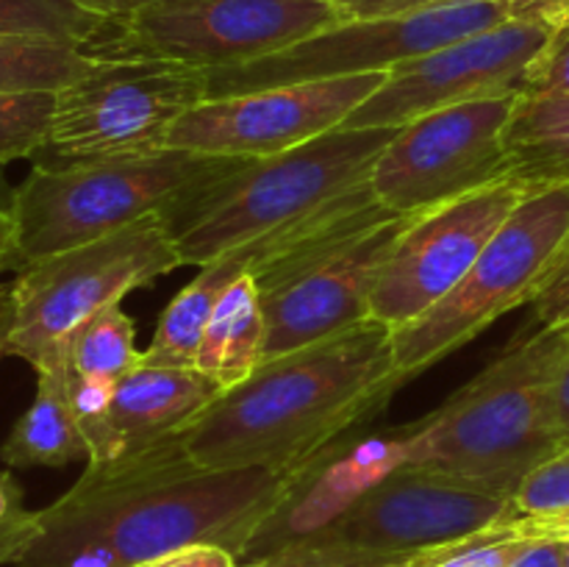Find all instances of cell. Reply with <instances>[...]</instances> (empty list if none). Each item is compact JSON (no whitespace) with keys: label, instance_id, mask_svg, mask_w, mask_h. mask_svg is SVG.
I'll use <instances>...</instances> for the list:
<instances>
[{"label":"cell","instance_id":"obj_41","mask_svg":"<svg viewBox=\"0 0 569 567\" xmlns=\"http://www.w3.org/2000/svg\"><path fill=\"white\" fill-rule=\"evenodd\" d=\"M6 165H0V217H11V211H14V195H17V187H11L9 178H6L3 172Z\"/></svg>","mask_w":569,"mask_h":567},{"label":"cell","instance_id":"obj_44","mask_svg":"<svg viewBox=\"0 0 569 567\" xmlns=\"http://www.w3.org/2000/svg\"><path fill=\"white\" fill-rule=\"evenodd\" d=\"M326 3H333V6H342V9H345V3H348V0H326Z\"/></svg>","mask_w":569,"mask_h":567},{"label":"cell","instance_id":"obj_11","mask_svg":"<svg viewBox=\"0 0 569 567\" xmlns=\"http://www.w3.org/2000/svg\"><path fill=\"white\" fill-rule=\"evenodd\" d=\"M506 20L515 17L495 0H459L411 14L345 20L264 59L206 70V100L326 78L389 72L400 61L426 56Z\"/></svg>","mask_w":569,"mask_h":567},{"label":"cell","instance_id":"obj_22","mask_svg":"<svg viewBox=\"0 0 569 567\" xmlns=\"http://www.w3.org/2000/svg\"><path fill=\"white\" fill-rule=\"evenodd\" d=\"M264 350V309L259 284L250 272L239 276L211 309L200 337L194 367L222 389L248 381L261 365Z\"/></svg>","mask_w":569,"mask_h":567},{"label":"cell","instance_id":"obj_14","mask_svg":"<svg viewBox=\"0 0 569 567\" xmlns=\"http://www.w3.org/2000/svg\"><path fill=\"white\" fill-rule=\"evenodd\" d=\"M531 195L515 178L417 215L378 276L370 317L392 331L420 320L448 298L495 233Z\"/></svg>","mask_w":569,"mask_h":567},{"label":"cell","instance_id":"obj_30","mask_svg":"<svg viewBox=\"0 0 569 567\" xmlns=\"http://www.w3.org/2000/svg\"><path fill=\"white\" fill-rule=\"evenodd\" d=\"M526 92H565L569 94V26L561 28L537 64L528 72Z\"/></svg>","mask_w":569,"mask_h":567},{"label":"cell","instance_id":"obj_2","mask_svg":"<svg viewBox=\"0 0 569 567\" xmlns=\"http://www.w3.org/2000/svg\"><path fill=\"white\" fill-rule=\"evenodd\" d=\"M392 328L365 320L309 348L256 367L178 434L206 470L289 472L331 439L365 426L403 384Z\"/></svg>","mask_w":569,"mask_h":567},{"label":"cell","instance_id":"obj_38","mask_svg":"<svg viewBox=\"0 0 569 567\" xmlns=\"http://www.w3.org/2000/svg\"><path fill=\"white\" fill-rule=\"evenodd\" d=\"M70 3L81 6V9L92 11L98 17H106V20H128V17L139 14L142 9L161 3V0H70Z\"/></svg>","mask_w":569,"mask_h":567},{"label":"cell","instance_id":"obj_24","mask_svg":"<svg viewBox=\"0 0 569 567\" xmlns=\"http://www.w3.org/2000/svg\"><path fill=\"white\" fill-rule=\"evenodd\" d=\"M144 350L137 348V322L120 304L98 311L70 339V367L76 376L117 384L142 365Z\"/></svg>","mask_w":569,"mask_h":567},{"label":"cell","instance_id":"obj_25","mask_svg":"<svg viewBox=\"0 0 569 567\" xmlns=\"http://www.w3.org/2000/svg\"><path fill=\"white\" fill-rule=\"evenodd\" d=\"M106 26V17L70 0H0V37L53 39L87 48Z\"/></svg>","mask_w":569,"mask_h":567},{"label":"cell","instance_id":"obj_19","mask_svg":"<svg viewBox=\"0 0 569 567\" xmlns=\"http://www.w3.org/2000/svg\"><path fill=\"white\" fill-rule=\"evenodd\" d=\"M226 389L198 367L139 365L117 381L111 422L122 459L156 442L178 437L192 426Z\"/></svg>","mask_w":569,"mask_h":567},{"label":"cell","instance_id":"obj_23","mask_svg":"<svg viewBox=\"0 0 569 567\" xmlns=\"http://www.w3.org/2000/svg\"><path fill=\"white\" fill-rule=\"evenodd\" d=\"M100 61L78 44L33 37H0V92H59Z\"/></svg>","mask_w":569,"mask_h":567},{"label":"cell","instance_id":"obj_18","mask_svg":"<svg viewBox=\"0 0 569 567\" xmlns=\"http://www.w3.org/2000/svg\"><path fill=\"white\" fill-rule=\"evenodd\" d=\"M378 209H383V206L378 203L370 181H367L365 187L342 195L333 203H328L326 209L315 211L303 220L289 222V226L264 233L259 239H250V242L239 245L231 253L203 265L198 276L170 300L164 315L159 317L153 342L142 354V365L194 367V356H198V345L211 309L239 276H244V272L256 276V272L276 265L283 256L300 250L303 245L315 242V239L342 228L345 222L359 220V217L372 215Z\"/></svg>","mask_w":569,"mask_h":567},{"label":"cell","instance_id":"obj_5","mask_svg":"<svg viewBox=\"0 0 569 567\" xmlns=\"http://www.w3.org/2000/svg\"><path fill=\"white\" fill-rule=\"evenodd\" d=\"M237 156L181 148L120 159L33 165L14 195L17 267L64 253L159 215L194 183L220 176Z\"/></svg>","mask_w":569,"mask_h":567},{"label":"cell","instance_id":"obj_32","mask_svg":"<svg viewBox=\"0 0 569 567\" xmlns=\"http://www.w3.org/2000/svg\"><path fill=\"white\" fill-rule=\"evenodd\" d=\"M142 567H239V559L222 545H189Z\"/></svg>","mask_w":569,"mask_h":567},{"label":"cell","instance_id":"obj_31","mask_svg":"<svg viewBox=\"0 0 569 567\" xmlns=\"http://www.w3.org/2000/svg\"><path fill=\"white\" fill-rule=\"evenodd\" d=\"M533 315L539 326L567 328L569 326V250L561 256L559 265L545 278L542 289L531 300Z\"/></svg>","mask_w":569,"mask_h":567},{"label":"cell","instance_id":"obj_29","mask_svg":"<svg viewBox=\"0 0 569 567\" xmlns=\"http://www.w3.org/2000/svg\"><path fill=\"white\" fill-rule=\"evenodd\" d=\"M400 565L389 556L367 554V550L345 548L337 543H306L295 548L281 550V554L264 556V559L244 561L239 567H387Z\"/></svg>","mask_w":569,"mask_h":567},{"label":"cell","instance_id":"obj_27","mask_svg":"<svg viewBox=\"0 0 569 567\" xmlns=\"http://www.w3.org/2000/svg\"><path fill=\"white\" fill-rule=\"evenodd\" d=\"M528 537H522L515 526L500 523V526L483 528L470 537L453 539V543L437 545V548L420 550L409 556L403 565L409 567H509L517 550L522 548Z\"/></svg>","mask_w":569,"mask_h":567},{"label":"cell","instance_id":"obj_35","mask_svg":"<svg viewBox=\"0 0 569 567\" xmlns=\"http://www.w3.org/2000/svg\"><path fill=\"white\" fill-rule=\"evenodd\" d=\"M509 567H565L561 539L528 537L515 554V559L509 561Z\"/></svg>","mask_w":569,"mask_h":567},{"label":"cell","instance_id":"obj_45","mask_svg":"<svg viewBox=\"0 0 569 567\" xmlns=\"http://www.w3.org/2000/svg\"><path fill=\"white\" fill-rule=\"evenodd\" d=\"M387 567H409V565H387Z\"/></svg>","mask_w":569,"mask_h":567},{"label":"cell","instance_id":"obj_4","mask_svg":"<svg viewBox=\"0 0 569 567\" xmlns=\"http://www.w3.org/2000/svg\"><path fill=\"white\" fill-rule=\"evenodd\" d=\"M398 128H337L283 153L239 159L172 200L164 226L183 265H209L365 187Z\"/></svg>","mask_w":569,"mask_h":567},{"label":"cell","instance_id":"obj_9","mask_svg":"<svg viewBox=\"0 0 569 567\" xmlns=\"http://www.w3.org/2000/svg\"><path fill=\"white\" fill-rule=\"evenodd\" d=\"M350 20L326 0H161L81 48L98 61L156 59L217 70L278 53Z\"/></svg>","mask_w":569,"mask_h":567},{"label":"cell","instance_id":"obj_28","mask_svg":"<svg viewBox=\"0 0 569 567\" xmlns=\"http://www.w3.org/2000/svg\"><path fill=\"white\" fill-rule=\"evenodd\" d=\"M569 511V448L539 465L515 495V517Z\"/></svg>","mask_w":569,"mask_h":567},{"label":"cell","instance_id":"obj_7","mask_svg":"<svg viewBox=\"0 0 569 567\" xmlns=\"http://www.w3.org/2000/svg\"><path fill=\"white\" fill-rule=\"evenodd\" d=\"M569 250V187L531 192L500 226L459 287L420 320L392 331L395 367L409 381L472 342L498 317L531 304Z\"/></svg>","mask_w":569,"mask_h":567},{"label":"cell","instance_id":"obj_34","mask_svg":"<svg viewBox=\"0 0 569 567\" xmlns=\"http://www.w3.org/2000/svg\"><path fill=\"white\" fill-rule=\"evenodd\" d=\"M515 20H533V22H548L553 28L569 26V0H495Z\"/></svg>","mask_w":569,"mask_h":567},{"label":"cell","instance_id":"obj_39","mask_svg":"<svg viewBox=\"0 0 569 567\" xmlns=\"http://www.w3.org/2000/svg\"><path fill=\"white\" fill-rule=\"evenodd\" d=\"M556 426H559L561 448H569V348L556 378Z\"/></svg>","mask_w":569,"mask_h":567},{"label":"cell","instance_id":"obj_26","mask_svg":"<svg viewBox=\"0 0 569 567\" xmlns=\"http://www.w3.org/2000/svg\"><path fill=\"white\" fill-rule=\"evenodd\" d=\"M56 92H0V165L31 159L48 142Z\"/></svg>","mask_w":569,"mask_h":567},{"label":"cell","instance_id":"obj_42","mask_svg":"<svg viewBox=\"0 0 569 567\" xmlns=\"http://www.w3.org/2000/svg\"><path fill=\"white\" fill-rule=\"evenodd\" d=\"M561 550H565V567H569V539H561Z\"/></svg>","mask_w":569,"mask_h":567},{"label":"cell","instance_id":"obj_8","mask_svg":"<svg viewBox=\"0 0 569 567\" xmlns=\"http://www.w3.org/2000/svg\"><path fill=\"white\" fill-rule=\"evenodd\" d=\"M411 220L378 209L256 272L264 309L261 365L370 320L378 276Z\"/></svg>","mask_w":569,"mask_h":567},{"label":"cell","instance_id":"obj_15","mask_svg":"<svg viewBox=\"0 0 569 567\" xmlns=\"http://www.w3.org/2000/svg\"><path fill=\"white\" fill-rule=\"evenodd\" d=\"M383 78L387 72H365L203 100L172 126L167 148L237 159L283 153L342 128Z\"/></svg>","mask_w":569,"mask_h":567},{"label":"cell","instance_id":"obj_17","mask_svg":"<svg viewBox=\"0 0 569 567\" xmlns=\"http://www.w3.org/2000/svg\"><path fill=\"white\" fill-rule=\"evenodd\" d=\"M359 428L331 439L287 472L281 498L250 534L239 565L317 543L378 481L403 467L415 422L376 434H359Z\"/></svg>","mask_w":569,"mask_h":567},{"label":"cell","instance_id":"obj_20","mask_svg":"<svg viewBox=\"0 0 569 567\" xmlns=\"http://www.w3.org/2000/svg\"><path fill=\"white\" fill-rule=\"evenodd\" d=\"M72 367L37 370V395L0 445V461L9 467H67L89 459L87 442L78 428L70 400Z\"/></svg>","mask_w":569,"mask_h":567},{"label":"cell","instance_id":"obj_10","mask_svg":"<svg viewBox=\"0 0 569 567\" xmlns=\"http://www.w3.org/2000/svg\"><path fill=\"white\" fill-rule=\"evenodd\" d=\"M206 100V70L178 61H100L56 92L37 165L120 159L167 148L172 126Z\"/></svg>","mask_w":569,"mask_h":567},{"label":"cell","instance_id":"obj_21","mask_svg":"<svg viewBox=\"0 0 569 567\" xmlns=\"http://www.w3.org/2000/svg\"><path fill=\"white\" fill-rule=\"evenodd\" d=\"M511 178L531 192L569 187V94L522 92L503 133Z\"/></svg>","mask_w":569,"mask_h":567},{"label":"cell","instance_id":"obj_12","mask_svg":"<svg viewBox=\"0 0 569 567\" xmlns=\"http://www.w3.org/2000/svg\"><path fill=\"white\" fill-rule=\"evenodd\" d=\"M517 98L470 100L400 126L372 167L378 203L417 217L511 178L503 133Z\"/></svg>","mask_w":569,"mask_h":567},{"label":"cell","instance_id":"obj_37","mask_svg":"<svg viewBox=\"0 0 569 567\" xmlns=\"http://www.w3.org/2000/svg\"><path fill=\"white\" fill-rule=\"evenodd\" d=\"M28 515L22 504V487L9 470H0V537L17 526Z\"/></svg>","mask_w":569,"mask_h":567},{"label":"cell","instance_id":"obj_3","mask_svg":"<svg viewBox=\"0 0 569 567\" xmlns=\"http://www.w3.org/2000/svg\"><path fill=\"white\" fill-rule=\"evenodd\" d=\"M569 326L520 334L442 409L415 422L403 467L515 500L520 484L561 448L556 378Z\"/></svg>","mask_w":569,"mask_h":567},{"label":"cell","instance_id":"obj_1","mask_svg":"<svg viewBox=\"0 0 569 567\" xmlns=\"http://www.w3.org/2000/svg\"><path fill=\"white\" fill-rule=\"evenodd\" d=\"M287 472L206 470L181 439L156 442L83 476L0 537V567H142L189 545L242 554Z\"/></svg>","mask_w":569,"mask_h":567},{"label":"cell","instance_id":"obj_16","mask_svg":"<svg viewBox=\"0 0 569 567\" xmlns=\"http://www.w3.org/2000/svg\"><path fill=\"white\" fill-rule=\"evenodd\" d=\"M511 517V498L400 467L350 506L317 543L389 556L403 565L420 550L470 537Z\"/></svg>","mask_w":569,"mask_h":567},{"label":"cell","instance_id":"obj_36","mask_svg":"<svg viewBox=\"0 0 569 567\" xmlns=\"http://www.w3.org/2000/svg\"><path fill=\"white\" fill-rule=\"evenodd\" d=\"M509 526H515L522 537H550L569 539V511L559 515H533V517H511Z\"/></svg>","mask_w":569,"mask_h":567},{"label":"cell","instance_id":"obj_40","mask_svg":"<svg viewBox=\"0 0 569 567\" xmlns=\"http://www.w3.org/2000/svg\"><path fill=\"white\" fill-rule=\"evenodd\" d=\"M17 267V248H14V220L0 217V272Z\"/></svg>","mask_w":569,"mask_h":567},{"label":"cell","instance_id":"obj_43","mask_svg":"<svg viewBox=\"0 0 569 567\" xmlns=\"http://www.w3.org/2000/svg\"><path fill=\"white\" fill-rule=\"evenodd\" d=\"M0 359H3V317H0Z\"/></svg>","mask_w":569,"mask_h":567},{"label":"cell","instance_id":"obj_33","mask_svg":"<svg viewBox=\"0 0 569 567\" xmlns=\"http://www.w3.org/2000/svg\"><path fill=\"white\" fill-rule=\"evenodd\" d=\"M459 3V0H348L345 14L350 20H367V17H395L411 14V11L437 9V6Z\"/></svg>","mask_w":569,"mask_h":567},{"label":"cell","instance_id":"obj_6","mask_svg":"<svg viewBox=\"0 0 569 567\" xmlns=\"http://www.w3.org/2000/svg\"><path fill=\"white\" fill-rule=\"evenodd\" d=\"M183 267L164 217L150 215L98 242L20 267L0 292L3 356L33 370L70 361V339L98 311Z\"/></svg>","mask_w":569,"mask_h":567},{"label":"cell","instance_id":"obj_13","mask_svg":"<svg viewBox=\"0 0 569 567\" xmlns=\"http://www.w3.org/2000/svg\"><path fill=\"white\" fill-rule=\"evenodd\" d=\"M559 28L506 20L417 59L400 61L342 128H400L431 111L500 94H522L528 72Z\"/></svg>","mask_w":569,"mask_h":567}]
</instances>
